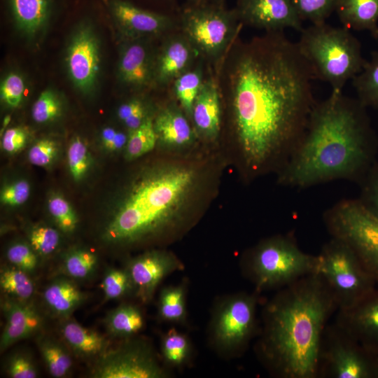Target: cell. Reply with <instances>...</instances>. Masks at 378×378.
Listing matches in <instances>:
<instances>
[{"label": "cell", "instance_id": "obj_1", "mask_svg": "<svg viewBox=\"0 0 378 378\" xmlns=\"http://www.w3.org/2000/svg\"><path fill=\"white\" fill-rule=\"evenodd\" d=\"M311 67L284 31L237 44L228 87L236 136L253 172L277 160L285 164L302 138L316 104Z\"/></svg>", "mask_w": 378, "mask_h": 378}, {"label": "cell", "instance_id": "obj_2", "mask_svg": "<svg viewBox=\"0 0 378 378\" xmlns=\"http://www.w3.org/2000/svg\"><path fill=\"white\" fill-rule=\"evenodd\" d=\"M377 138L367 108L331 92L316 102L304 132L279 172V182L305 189L337 180L358 183L377 160Z\"/></svg>", "mask_w": 378, "mask_h": 378}, {"label": "cell", "instance_id": "obj_3", "mask_svg": "<svg viewBox=\"0 0 378 378\" xmlns=\"http://www.w3.org/2000/svg\"><path fill=\"white\" fill-rule=\"evenodd\" d=\"M338 310L329 288L317 273L282 287L263 310L258 354L280 378H317L323 333Z\"/></svg>", "mask_w": 378, "mask_h": 378}, {"label": "cell", "instance_id": "obj_4", "mask_svg": "<svg viewBox=\"0 0 378 378\" xmlns=\"http://www.w3.org/2000/svg\"><path fill=\"white\" fill-rule=\"evenodd\" d=\"M194 178L192 170L173 168L140 180L107 222L104 240L129 244L164 230L174 218Z\"/></svg>", "mask_w": 378, "mask_h": 378}, {"label": "cell", "instance_id": "obj_5", "mask_svg": "<svg viewBox=\"0 0 378 378\" xmlns=\"http://www.w3.org/2000/svg\"><path fill=\"white\" fill-rule=\"evenodd\" d=\"M350 31L326 22L312 24L302 29L297 42L314 78L327 83L331 92H342L366 61L360 41Z\"/></svg>", "mask_w": 378, "mask_h": 378}, {"label": "cell", "instance_id": "obj_6", "mask_svg": "<svg viewBox=\"0 0 378 378\" xmlns=\"http://www.w3.org/2000/svg\"><path fill=\"white\" fill-rule=\"evenodd\" d=\"M316 255L303 251L290 234L279 235L258 245L248 262L257 290L280 287L316 272Z\"/></svg>", "mask_w": 378, "mask_h": 378}, {"label": "cell", "instance_id": "obj_7", "mask_svg": "<svg viewBox=\"0 0 378 378\" xmlns=\"http://www.w3.org/2000/svg\"><path fill=\"white\" fill-rule=\"evenodd\" d=\"M316 256V273L329 288L338 309L352 307L377 288L356 254L342 241L331 237Z\"/></svg>", "mask_w": 378, "mask_h": 378}, {"label": "cell", "instance_id": "obj_8", "mask_svg": "<svg viewBox=\"0 0 378 378\" xmlns=\"http://www.w3.org/2000/svg\"><path fill=\"white\" fill-rule=\"evenodd\" d=\"M323 221L330 237L354 251L378 285V218L356 198L342 200L329 207Z\"/></svg>", "mask_w": 378, "mask_h": 378}, {"label": "cell", "instance_id": "obj_9", "mask_svg": "<svg viewBox=\"0 0 378 378\" xmlns=\"http://www.w3.org/2000/svg\"><path fill=\"white\" fill-rule=\"evenodd\" d=\"M183 34L197 52L219 59L233 43L241 24L234 10L216 5H192L181 14Z\"/></svg>", "mask_w": 378, "mask_h": 378}, {"label": "cell", "instance_id": "obj_10", "mask_svg": "<svg viewBox=\"0 0 378 378\" xmlns=\"http://www.w3.org/2000/svg\"><path fill=\"white\" fill-rule=\"evenodd\" d=\"M317 377L378 378V366L374 354L334 322L323 333Z\"/></svg>", "mask_w": 378, "mask_h": 378}, {"label": "cell", "instance_id": "obj_11", "mask_svg": "<svg viewBox=\"0 0 378 378\" xmlns=\"http://www.w3.org/2000/svg\"><path fill=\"white\" fill-rule=\"evenodd\" d=\"M256 296L239 293L220 303L213 316L211 339L222 351L233 353L247 345L256 330Z\"/></svg>", "mask_w": 378, "mask_h": 378}, {"label": "cell", "instance_id": "obj_12", "mask_svg": "<svg viewBox=\"0 0 378 378\" xmlns=\"http://www.w3.org/2000/svg\"><path fill=\"white\" fill-rule=\"evenodd\" d=\"M167 372L143 341H130L102 354L94 365L96 378H162Z\"/></svg>", "mask_w": 378, "mask_h": 378}, {"label": "cell", "instance_id": "obj_13", "mask_svg": "<svg viewBox=\"0 0 378 378\" xmlns=\"http://www.w3.org/2000/svg\"><path fill=\"white\" fill-rule=\"evenodd\" d=\"M100 53L99 41L92 27L82 23L71 38L66 64L71 82L83 93L95 88L100 71Z\"/></svg>", "mask_w": 378, "mask_h": 378}, {"label": "cell", "instance_id": "obj_14", "mask_svg": "<svg viewBox=\"0 0 378 378\" xmlns=\"http://www.w3.org/2000/svg\"><path fill=\"white\" fill-rule=\"evenodd\" d=\"M234 11L241 24L266 31L303 29L290 0H237Z\"/></svg>", "mask_w": 378, "mask_h": 378}, {"label": "cell", "instance_id": "obj_15", "mask_svg": "<svg viewBox=\"0 0 378 378\" xmlns=\"http://www.w3.org/2000/svg\"><path fill=\"white\" fill-rule=\"evenodd\" d=\"M335 322L371 353L378 350V289L336 312Z\"/></svg>", "mask_w": 378, "mask_h": 378}, {"label": "cell", "instance_id": "obj_16", "mask_svg": "<svg viewBox=\"0 0 378 378\" xmlns=\"http://www.w3.org/2000/svg\"><path fill=\"white\" fill-rule=\"evenodd\" d=\"M125 269L132 281L134 294L143 302H148L164 277L183 267L172 255L153 251L132 259Z\"/></svg>", "mask_w": 378, "mask_h": 378}, {"label": "cell", "instance_id": "obj_17", "mask_svg": "<svg viewBox=\"0 0 378 378\" xmlns=\"http://www.w3.org/2000/svg\"><path fill=\"white\" fill-rule=\"evenodd\" d=\"M111 13L128 38L161 34L174 27L167 15L142 9L125 0H110Z\"/></svg>", "mask_w": 378, "mask_h": 378}, {"label": "cell", "instance_id": "obj_18", "mask_svg": "<svg viewBox=\"0 0 378 378\" xmlns=\"http://www.w3.org/2000/svg\"><path fill=\"white\" fill-rule=\"evenodd\" d=\"M197 53L183 34L171 36L155 58L153 82L161 85L173 83L190 69Z\"/></svg>", "mask_w": 378, "mask_h": 378}, {"label": "cell", "instance_id": "obj_19", "mask_svg": "<svg viewBox=\"0 0 378 378\" xmlns=\"http://www.w3.org/2000/svg\"><path fill=\"white\" fill-rule=\"evenodd\" d=\"M26 301L9 298L4 302L6 323L0 340L1 351L34 335L42 328L41 316L33 304Z\"/></svg>", "mask_w": 378, "mask_h": 378}, {"label": "cell", "instance_id": "obj_20", "mask_svg": "<svg viewBox=\"0 0 378 378\" xmlns=\"http://www.w3.org/2000/svg\"><path fill=\"white\" fill-rule=\"evenodd\" d=\"M155 58L139 38H128L121 50L118 73L120 81L135 88L153 81Z\"/></svg>", "mask_w": 378, "mask_h": 378}, {"label": "cell", "instance_id": "obj_21", "mask_svg": "<svg viewBox=\"0 0 378 378\" xmlns=\"http://www.w3.org/2000/svg\"><path fill=\"white\" fill-rule=\"evenodd\" d=\"M212 78L204 80L194 102L191 117L196 130L206 137H214L219 132L220 104L219 92Z\"/></svg>", "mask_w": 378, "mask_h": 378}, {"label": "cell", "instance_id": "obj_22", "mask_svg": "<svg viewBox=\"0 0 378 378\" xmlns=\"http://www.w3.org/2000/svg\"><path fill=\"white\" fill-rule=\"evenodd\" d=\"M335 11L349 30L368 31L374 35L378 29V0H337Z\"/></svg>", "mask_w": 378, "mask_h": 378}, {"label": "cell", "instance_id": "obj_23", "mask_svg": "<svg viewBox=\"0 0 378 378\" xmlns=\"http://www.w3.org/2000/svg\"><path fill=\"white\" fill-rule=\"evenodd\" d=\"M14 21L24 34L34 36L48 23L51 0H9Z\"/></svg>", "mask_w": 378, "mask_h": 378}, {"label": "cell", "instance_id": "obj_24", "mask_svg": "<svg viewBox=\"0 0 378 378\" xmlns=\"http://www.w3.org/2000/svg\"><path fill=\"white\" fill-rule=\"evenodd\" d=\"M85 296L71 280L59 278L52 281L43 292V300L55 314L69 316L81 303Z\"/></svg>", "mask_w": 378, "mask_h": 378}, {"label": "cell", "instance_id": "obj_25", "mask_svg": "<svg viewBox=\"0 0 378 378\" xmlns=\"http://www.w3.org/2000/svg\"><path fill=\"white\" fill-rule=\"evenodd\" d=\"M158 135L164 143L182 146L192 139V128L183 113L177 108L169 106L164 109L154 120Z\"/></svg>", "mask_w": 378, "mask_h": 378}, {"label": "cell", "instance_id": "obj_26", "mask_svg": "<svg viewBox=\"0 0 378 378\" xmlns=\"http://www.w3.org/2000/svg\"><path fill=\"white\" fill-rule=\"evenodd\" d=\"M61 333L70 348L80 356H101L106 351L107 341L103 336L75 321L64 323Z\"/></svg>", "mask_w": 378, "mask_h": 378}, {"label": "cell", "instance_id": "obj_27", "mask_svg": "<svg viewBox=\"0 0 378 378\" xmlns=\"http://www.w3.org/2000/svg\"><path fill=\"white\" fill-rule=\"evenodd\" d=\"M351 80L356 99L367 108H378V51L372 52L370 59Z\"/></svg>", "mask_w": 378, "mask_h": 378}, {"label": "cell", "instance_id": "obj_28", "mask_svg": "<svg viewBox=\"0 0 378 378\" xmlns=\"http://www.w3.org/2000/svg\"><path fill=\"white\" fill-rule=\"evenodd\" d=\"M106 326L113 337H128L143 328V315L138 307L132 304H122L108 314L106 318Z\"/></svg>", "mask_w": 378, "mask_h": 378}, {"label": "cell", "instance_id": "obj_29", "mask_svg": "<svg viewBox=\"0 0 378 378\" xmlns=\"http://www.w3.org/2000/svg\"><path fill=\"white\" fill-rule=\"evenodd\" d=\"M158 314L164 321L180 323L186 318V290L181 286L162 290L158 302Z\"/></svg>", "mask_w": 378, "mask_h": 378}, {"label": "cell", "instance_id": "obj_30", "mask_svg": "<svg viewBox=\"0 0 378 378\" xmlns=\"http://www.w3.org/2000/svg\"><path fill=\"white\" fill-rule=\"evenodd\" d=\"M38 346L50 374L54 377H64L72 366L71 358L64 347L49 337L38 340Z\"/></svg>", "mask_w": 378, "mask_h": 378}, {"label": "cell", "instance_id": "obj_31", "mask_svg": "<svg viewBox=\"0 0 378 378\" xmlns=\"http://www.w3.org/2000/svg\"><path fill=\"white\" fill-rule=\"evenodd\" d=\"M201 67L190 69L173 83L174 94L181 108L187 115L191 116L194 102L203 83Z\"/></svg>", "mask_w": 378, "mask_h": 378}, {"label": "cell", "instance_id": "obj_32", "mask_svg": "<svg viewBox=\"0 0 378 378\" xmlns=\"http://www.w3.org/2000/svg\"><path fill=\"white\" fill-rule=\"evenodd\" d=\"M27 274L14 266L4 267L0 274L1 288L12 298L27 300L34 292V285Z\"/></svg>", "mask_w": 378, "mask_h": 378}, {"label": "cell", "instance_id": "obj_33", "mask_svg": "<svg viewBox=\"0 0 378 378\" xmlns=\"http://www.w3.org/2000/svg\"><path fill=\"white\" fill-rule=\"evenodd\" d=\"M161 352L164 361L173 367L185 364L191 354L188 338L175 329H171L162 339Z\"/></svg>", "mask_w": 378, "mask_h": 378}, {"label": "cell", "instance_id": "obj_34", "mask_svg": "<svg viewBox=\"0 0 378 378\" xmlns=\"http://www.w3.org/2000/svg\"><path fill=\"white\" fill-rule=\"evenodd\" d=\"M158 139L154 121L148 117L138 128L130 132L125 146L127 157L134 159L150 152Z\"/></svg>", "mask_w": 378, "mask_h": 378}, {"label": "cell", "instance_id": "obj_35", "mask_svg": "<svg viewBox=\"0 0 378 378\" xmlns=\"http://www.w3.org/2000/svg\"><path fill=\"white\" fill-rule=\"evenodd\" d=\"M97 257L90 251L83 248L73 250L67 253L63 262V270L75 279H85L96 270Z\"/></svg>", "mask_w": 378, "mask_h": 378}, {"label": "cell", "instance_id": "obj_36", "mask_svg": "<svg viewBox=\"0 0 378 378\" xmlns=\"http://www.w3.org/2000/svg\"><path fill=\"white\" fill-rule=\"evenodd\" d=\"M302 20L312 24L326 22L335 11L337 0H290Z\"/></svg>", "mask_w": 378, "mask_h": 378}, {"label": "cell", "instance_id": "obj_37", "mask_svg": "<svg viewBox=\"0 0 378 378\" xmlns=\"http://www.w3.org/2000/svg\"><path fill=\"white\" fill-rule=\"evenodd\" d=\"M358 200L374 216L378 218V160H377L358 183Z\"/></svg>", "mask_w": 378, "mask_h": 378}, {"label": "cell", "instance_id": "obj_38", "mask_svg": "<svg viewBox=\"0 0 378 378\" xmlns=\"http://www.w3.org/2000/svg\"><path fill=\"white\" fill-rule=\"evenodd\" d=\"M62 111V104L52 90L43 91L33 104L31 116L38 123H45L57 118Z\"/></svg>", "mask_w": 378, "mask_h": 378}, {"label": "cell", "instance_id": "obj_39", "mask_svg": "<svg viewBox=\"0 0 378 378\" xmlns=\"http://www.w3.org/2000/svg\"><path fill=\"white\" fill-rule=\"evenodd\" d=\"M48 211L64 232H73L77 225L78 218L68 201L59 195H52L48 200Z\"/></svg>", "mask_w": 378, "mask_h": 378}, {"label": "cell", "instance_id": "obj_40", "mask_svg": "<svg viewBox=\"0 0 378 378\" xmlns=\"http://www.w3.org/2000/svg\"><path fill=\"white\" fill-rule=\"evenodd\" d=\"M102 287L108 300L117 299L129 293H134L131 277L125 270H110L104 276Z\"/></svg>", "mask_w": 378, "mask_h": 378}, {"label": "cell", "instance_id": "obj_41", "mask_svg": "<svg viewBox=\"0 0 378 378\" xmlns=\"http://www.w3.org/2000/svg\"><path fill=\"white\" fill-rule=\"evenodd\" d=\"M67 162L73 178H83L90 167V156L86 145L79 136H76L68 148Z\"/></svg>", "mask_w": 378, "mask_h": 378}, {"label": "cell", "instance_id": "obj_42", "mask_svg": "<svg viewBox=\"0 0 378 378\" xmlns=\"http://www.w3.org/2000/svg\"><path fill=\"white\" fill-rule=\"evenodd\" d=\"M30 244L41 255H48L58 247L60 236L57 230L49 226H38L33 228L29 235Z\"/></svg>", "mask_w": 378, "mask_h": 378}, {"label": "cell", "instance_id": "obj_43", "mask_svg": "<svg viewBox=\"0 0 378 378\" xmlns=\"http://www.w3.org/2000/svg\"><path fill=\"white\" fill-rule=\"evenodd\" d=\"M36 253L31 246L18 242L8 247L6 251V258L14 267L27 273H31L37 266Z\"/></svg>", "mask_w": 378, "mask_h": 378}, {"label": "cell", "instance_id": "obj_44", "mask_svg": "<svg viewBox=\"0 0 378 378\" xmlns=\"http://www.w3.org/2000/svg\"><path fill=\"white\" fill-rule=\"evenodd\" d=\"M25 85L22 77L15 72L9 73L1 83V99L9 107H18L22 100Z\"/></svg>", "mask_w": 378, "mask_h": 378}, {"label": "cell", "instance_id": "obj_45", "mask_svg": "<svg viewBox=\"0 0 378 378\" xmlns=\"http://www.w3.org/2000/svg\"><path fill=\"white\" fill-rule=\"evenodd\" d=\"M117 115L130 132L138 128L148 118L144 103L139 99L122 104L117 110Z\"/></svg>", "mask_w": 378, "mask_h": 378}, {"label": "cell", "instance_id": "obj_46", "mask_svg": "<svg viewBox=\"0 0 378 378\" xmlns=\"http://www.w3.org/2000/svg\"><path fill=\"white\" fill-rule=\"evenodd\" d=\"M7 374L12 378H35L38 370L31 356L18 352L10 355L5 366Z\"/></svg>", "mask_w": 378, "mask_h": 378}, {"label": "cell", "instance_id": "obj_47", "mask_svg": "<svg viewBox=\"0 0 378 378\" xmlns=\"http://www.w3.org/2000/svg\"><path fill=\"white\" fill-rule=\"evenodd\" d=\"M57 143L50 139H43L36 142L28 153L29 161L34 165L45 167L50 164L57 153Z\"/></svg>", "mask_w": 378, "mask_h": 378}, {"label": "cell", "instance_id": "obj_48", "mask_svg": "<svg viewBox=\"0 0 378 378\" xmlns=\"http://www.w3.org/2000/svg\"><path fill=\"white\" fill-rule=\"evenodd\" d=\"M30 195V185L26 180H18L5 186L1 192V202L8 206L24 204Z\"/></svg>", "mask_w": 378, "mask_h": 378}, {"label": "cell", "instance_id": "obj_49", "mask_svg": "<svg viewBox=\"0 0 378 378\" xmlns=\"http://www.w3.org/2000/svg\"><path fill=\"white\" fill-rule=\"evenodd\" d=\"M27 133L21 127H10L4 132L1 145L3 149L8 153H15L20 150L26 144Z\"/></svg>", "mask_w": 378, "mask_h": 378}, {"label": "cell", "instance_id": "obj_50", "mask_svg": "<svg viewBox=\"0 0 378 378\" xmlns=\"http://www.w3.org/2000/svg\"><path fill=\"white\" fill-rule=\"evenodd\" d=\"M100 137L104 148L110 151L121 150L126 146L128 140V136L124 132L111 127L104 128Z\"/></svg>", "mask_w": 378, "mask_h": 378}, {"label": "cell", "instance_id": "obj_51", "mask_svg": "<svg viewBox=\"0 0 378 378\" xmlns=\"http://www.w3.org/2000/svg\"><path fill=\"white\" fill-rule=\"evenodd\" d=\"M194 5H200L206 4V0H188Z\"/></svg>", "mask_w": 378, "mask_h": 378}, {"label": "cell", "instance_id": "obj_52", "mask_svg": "<svg viewBox=\"0 0 378 378\" xmlns=\"http://www.w3.org/2000/svg\"><path fill=\"white\" fill-rule=\"evenodd\" d=\"M214 4L219 6H223V0H213Z\"/></svg>", "mask_w": 378, "mask_h": 378}, {"label": "cell", "instance_id": "obj_53", "mask_svg": "<svg viewBox=\"0 0 378 378\" xmlns=\"http://www.w3.org/2000/svg\"><path fill=\"white\" fill-rule=\"evenodd\" d=\"M373 354L374 356L375 360H376V363H377V366H378V350L377 351L374 352Z\"/></svg>", "mask_w": 378, "mask_h": 378}, {"label": "cell", "instance_id": "obj_54", "mask_svg": "<svg viewBox=\"0 0 378 378\" xmlns=\"http://www.w3.org/2000/svg\"><path fill=\"white\" fill-rule=\"evenodd\" d=\"M373 36L378 38V29H377V30L376 31L375 34Z\"/></svg>", "mask_w": 378, "mask_h": 378}]
</instances>
